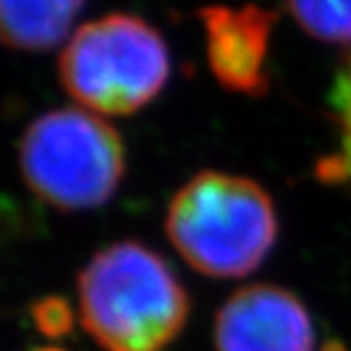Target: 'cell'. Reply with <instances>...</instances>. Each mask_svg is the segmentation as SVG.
I'll list each match as a JSON object with an SVG mask.
<instances>
[{
    "label": "cell",
    "instance_id": "obj_9",
    "mask_svg": "<svg viewBox=\"0 0 351 351\" xmlns=\"http://www.w3.org/2000/svg\"><path fill=\"white\" fill-rule=\"evenodd\" d=\"M296 23L324 43L351 45V0H286Z\"/></svg>",
    "mask_w": 351,
    "mask_h": 351
},
{
    "label": "cell",
    "instance_id": "obj_1",
    "mask_svg": "<svg viewBox=\"0 0 351 351\" xmlns=\"http://www.w3.org/2000/svg\"><path fill=\"white\" fill-rule=\"evenodd\" d=\"M79 315L106 351H163L189 319V294L171 267L138 241L112 243L79 275Z\"/></svg>",
    "mask_w": 351,
    "mask_h": 351
},
{
    "label": "cell",
    "instance_id": "obj_11",
    "mask_svg": "<svg viewBox=\"0 0 351 351\" xmlns=\"http://www.w3.org/2000/svg\"><path fill=\"white\" fill-rule=\"evenodd\" d=\"M36 351H66V349H60V347H43V349H36Z\"/></svg>",
    "mask_w": 351,
    "mask_h": 351
},
{
    "label": "cell",
    "instance_id": "obj_3",
    "mask_svg": "<svg viewBox=\"0 0 351 351\" xmlns=\"http://www.w3.org/2000/svg\"><path fill=\"white\" fill-rule=\"evenodd\" d=\"M60 79L95 114H132L165 87L169 51L148 21L112 13L72 34L60 58Z\"/></svg>",
    "mask_w": 351,
    "mask_h": 351
},
{
    "label": "cell",
    "instance_id": "obj_6",
    "mask_svg": "<svg viewBox=\"0 0 351 351\" xmlns=\"http://www.w3.org/2000/svg\"><path fill=\"white\" fill-rule=\"evenodd\" d=\"M202 19L208 62L218 83L243 95L265 93L273 13L256 5L208 7Z\"/></svg>",
    "mask_w": 351,
    "mask_h": 351
},
{
    "label": "cell",
    "instance_id": "obj_8",
    "mask_svg": "<svg viewBox=\"0 0 351 351\" xmlns=\"http://www.w3.org/2000/svg\"><path fill=\"white\" fill-rule=\"evenodd\" d=\"M330 110L337 125V146L317 163V178L328 184L351 186V53L337 72Z\"/></svg>",
    "mask_w": 351,
    "mask_h": 351
},
{
    "label": "cell",
    "instance_id": "obj_2",
    "mask_svg": "<svg viewBox=\"0 0 351 351\" xmlns=\"http://www.w3.org/2000/svg\"><path fill=\"white\" fill-rule=\"evenodd\" d=\"M165 231L195 271L235 280L256 271L269 256L278 239V214L258 182L202 171L173 195Z\"/></svg>",
    "mask_w": 351,
    "mask_h": 351
},
{
    "label": "cell",
    "instance_id": "obj_7",
    "mask_svg": "<svg viewBox=\"0 0 351 351\" xmlns=\"http://www.w3.org/2000/svg\"><path fill=\"white\" fill-rule=\"evenodd\" d=\"M85 0H0L3 38L19 51H47L60 45Z\"/></svg>",
    "mask_w": 351,
    "mask_h": 351
},
{
    "label": "cell",
    "instance_id": "obj_5",
    "mask_svg": "<svg viewBox=\"0 0 351 351\" xmlns=\"http://www.w3.org/2000/svg\"><path fill=\"white\" fill-rule=\"evenodd\" d=\"M216 351H315L307 307L292 292L254 284L237 290L214 319Z\"/></svg>",
    "mask_w": 351,
    "mask_h": 351
},
{
    "label": "cell",
    "instance_id": "obj_4",
    "mask_svg": "<svg viewBox=\"0 0 351 351\" xmlns=\"http://www.w3.org/2000/svg\"><path fill=\"white\" fill-rule=\"evenodd\" d=\"M19 169L45 204L77 212L106 204L125 173L117 130L95 112L60 108L34 119L19 140Z\"/></svg>",
    "mask_w": 351,
    "mask_h": 351
},
{
    "label": "cell",
    "instance_id": "obj_10",
    "mask_svg": "<svg viewBox=\"0 0 351 351\" xmlns=\"http://www.w3.org/2000/svg\"><path fill=\"white\" fill-rule=\"evenodd\" d=\"M32 317H34L38 328L49 337H62V335L70 332L72 313H70V307L64 303L62 298L40 300V303L34 305Z\"/></svg>",
    "mask_w": 351,
    "mask_h": 351
}]
</instances>
